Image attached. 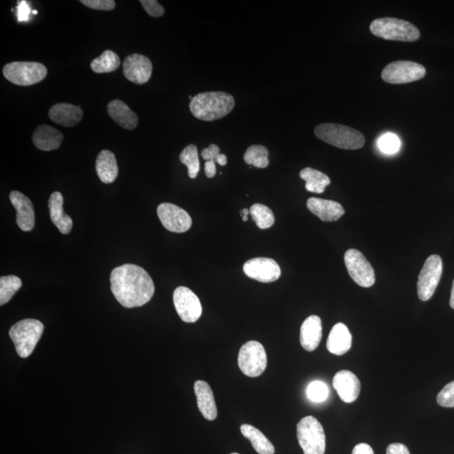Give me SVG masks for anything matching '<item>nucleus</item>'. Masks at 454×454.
<instances>
[{"label":"nucleus","instance_id":"f8f14e48","mask_svg":"<svg viewBox=\"0 0 454 454\" xmlns=\"http://www.w3.org/2000/svg\"><path fill=\"white\" fill-rule=\"evenodd\" d=\"M173 304L183 322L194 323L200 318L202 315L200 301L189 288L180 286L174 291Z\"/></svg>","mask_w":454,"mask_h":454},{"label":"nucleus","instance_id":"c03bdc74","mask_svg":"<svg viewBox=\"0 0 454 454\" xmlns=\"http://www.w3.org/2000/svg\"><path fill=\"white\" fill-rule=\"evenodd\" d=\"M217 163L221 165V166H226V165L227 164V156L225 154L220 155L219 158L217 160Z\"/></svg>","mask_w":454,"mask_h":454},{"label":"nucleus","instance_id":"79ce46f5","mask_svg":"<svg viewBox=\"0 0 454 454\" xmlns=\"http://www.w3.org/2000/svg\"><path fill=\"white\" fill-rule=\"evenodd\" d=\"M352 454H374V453L369 444L360 443L353 448Z\"/></svg>","mask_w":454,"mask_h":454},{"label":"nucleus","instance_id":"49530a36","mask_svg":"<svg viewBox=\"0 0 454 454\" xmlns=\"http://www.w3.org/2000/svg\"><path fill=\"white\" fill-rule=\"evenodd\" d=\"M242 217H247L250 214V212L247 209H243L241 212Z\"/></svg>","mask_w":454,"mask_h":454},{"label":"nucleus","instance_id":"4c0bfd02","mask_svg":"<svg viewBox=\"0 0 454 454\" xmlns=\"http://www.w3.org/2000/svg\"><path fill=\"white\" fill-rule=\"evenodd\" d=\"M140 3L150 16L157 18L164 15V8L156 0H141Z\"/></svg>","mask_w":454,"mask_h":454},{"label":"nucleus","instance_id":"cd10ccee","mask_svg":"<svg viewBox=\"0 0 454 454\" xmlns=\"http://www.w3.org/2000/svg\"><path fill=\"white\" fill-rule=\"evenodd\" d=\"M300 177L306 181V190L315 194H323L331 180L323 172L311 168L302 169Z\"/></svg>","mask_w":454,"mask_h":454},{"label":"nucleus","instance_id":"c756f323","mask_svg":"<svg viewBox=\"0 0 454 454\" xmlns=\"http://www.w3.org/2000/svg\"><path fill=\"white\" fill-rule=\"evenodd\" d=\"M243 158L247 164L259 168H267L269 164L268 149L261 145L249 146Z\"/></svg>","mask_w":454,"mask_h":454},{"label":"nucleus","instance_id":"423d86ee","mask_svg":"<svg viewBox=\"0 0 454 454\" xmlns=\"http://www.w3.org/2000/svg\"><path fill=\"white\" fill-rule=\"evenodd\" d=\"M297 438L304 454H324L325 435L322 424L314 416L304 417L297 424Z\"/></svg>","mask_w":454,"mask_h":454},{"label":"nucleus","instance_id":"f03ea898","mask_svg":"<svg viewBox=\"0 0 454 454\" xmlns=\"http://www.w3.org/2000/svg\"><path fill=\"white\" fill-rule=\"evenodd\" d=\"M235 107L233 96L225 92H205L193 97L190 112L200 121H213L230 114Z\"/></svg>","mask_w":454,"mask_h":454},{"label":"nucleus","instance_id":"20e7f679","mask_svg":"<svg viewBox=\"0 0 454 454\" xmlns=\"http://www.w3.org/2000/svg\"><path fill=\"white\" fill-rule=\"evenodd\" d=\"M44 325L38 320L25 319L13 325L10 337L15 344L16 350L21 357L31 356L43 336Z\"/></svg>","mask_w":454,"mask_h":454},{"label":"nucleus","instance_id":"7ed1b4c3","mask_svg":"<svg viewBox=\"0 0 454 454\" xmlns=\"http://www.w3.org/2000/svg\"><path fill=\"white\" fill-rule=\"evenodd\" d=\"M315 135L320 140L341 149H360L365 144L364 136L360 131L339 124H320L315 128Z\"/></svg>","mask_w":454,"mask_h":454},{"label":"nucleus","instance_id":"f3484780","mask_svg":"<svg viewBox=\"0 0 454 454\" xmlns=\"http://www.w3.org/2000/svg\"><path fill=\"white\" fill-rule=\"evenodd\" d=\"M10 200L16 210L18 227L23 232H31L35 227V212L31 200L19 191H12Z\"/></svg>","mask_w":454,"mask_h":454},{"label":"nucleus","instance_id":"7c9ffc66","mask_svg":"<svg viewBox=\"0 0 454 454\" xmlns=\"http://www.w3.org/2000/svg\"><path fill=\"white\" fill-rule=\"evenodd\" d=\"M21 286V279L15 275L0 278V305L4 306L10 301Z\"/></svg>","mask_w":454,"mask_h":454},{"label":"nucleus","instance_id":"9d476101","mask_svg":"<svg viewBox=\"0 0 454 454\" xmlns=\"http://www.w3.org/2000/svg\"><path fill=\"white\" fill-rule=\"evenodd\" d=\"M426 68L420 63L411 61H397L388 64L382 71L384 82L391 85L408 84L423 79Z\"/></svg>","mask_w":454,"mask_h":454},{"label":"nucleus","instance_id":"4468645a","mask_svg":"<svg viewBox=\"0 0 454 454\" xmlns=\"http://www.w3.org/2000/svg\"><path fill=\"white\" fill-rule=\"evenodd\" d=\"M243 271L247 277L262 283H272L281 276V269L274 259L268 258L252 259L243 265Z\"/></svg>","mask_w":454,"mask_h":454},{"label":"nucleus","instance_id":"dca6fc26","mask_svg":"<svg viewBox=\"0 0 454 454\" xmlns=\"http://www.w3.org/2000/svg\"><path fill=\"white\" fill-rule=\"evenodd\" d=\"M333 384L339 397L344 402H355L360 396L361 389L360 379L351 371H339L334 376Z\"/></svg>","mask_w":454,"mask_h":454},{"label":"nucleus","instance_id":"a18cd8bd","mask_svg":"<svg viewBox=\"0 0 454 454\" xmlns=\"http://www.w3.org/2000/svg\"><path fill=\"white\" fill-rule=\"evenodd\" d=\"M449 304H450V306L452 307V309L454 310V281H453V283L450 302H449Z\"/></svg>","mask_w":454,"mask_h":454},{"label":"nucleus","instance_id":"aec40b11","mask_svg":"<svg viewBox=\"0 0 454 454\" xmlns=\"http://www.w3.org/2000/svg\"><path fill=\"white\" fill-rule=\"evenodd\" d=\"M197 405L202 416L206 420L214 421L217 417V406L215 404L212 388L208 383L197 380L194 385Z\"/></svg>","mask_w":454,"mask_h":454},{"label":"nucleus","instance_id":"a19ab883","mask_svg":"<svg viewBox=\"0 0 454 454\" xmlns=\"http://www.w3.org/2000/svg\"><path fill=\"white\" fill-rule=\"evenodd\" d=\"M387 454H411V453H410L409 449H408L406 445L396 443H391L389 445L387 448Z\"/></svg>","mask_w":454,"mask_h":454},{"label":"nucleus","instance_id":"37998d69","mask_svg":"<svg viewBox=\"0 0 454 454\" xmlns=\"http://www.w3.org/2000/svg\"><path fill=\"white\" fill-rule=\"evenodd\" d=\"M205 175L209 178H212L217 174V167L215 161H206L205 163Z\"/></svg>","mask_w":454,"mask_h":454},{"label":"nucleus","instance_id":"4be33fe9","mask_svg":"<svg viewBox=\"0 0 454 454\" xmlns=\"http://www.w3.org/2000/svg\"><path fill=\"white\" fill-rule=\"evenodd\" d=\"M107 112L112 120L124 129L134 130L139 125V121L137 114L132 112L130 107L121 100L111 101L107 107Z\"/></svg>","mask_w":454,"mask_h":454},{"label":"nucleus","instance_id":"72a5a7b5","mask_svg":"<svg viewBox=\"0 0 454 454\" xmlns=\"http://www.w3.org/2000/svg\"><path fill=\"white\" fill-rule=\"evenodd\" d=\"M307 397L315 403H322L327 400L329 389L327 384L320 380L311 382L306 389Z\"/></svg>","mask_w":454,"mask_h":454},{"label":"nucleus","instance_id":"6e6552de","mask_svg":"<svg viewBox=\"0 0 454 454\" xmlns=\"http://www.w3.org/2000/svg\"><path fill=\"white\" fill-rule=\"evenodd\" d=\"M238 367L249 377H259L268 364L267 353L262 343L249 341L242 345L238 353Z\"/></svg>","mask_w":454,"mask_h":454},{"label":"nucleus","instance_id":"ddd939ff","mask_svg":"<svg viewBox=\"0 0 454 454\" xmlns=\"http://www.w3.org/2000/svg\"><path fill=\"white\" fill-rule=\"evenodd\" d=\"M158 215L163 226L169 232L183 233L189 231L192 226L189 213L173 204L159 205Z\"/></svg>","mask_w":454,"mask_h":454},{"label":"nucleus","instance_id":"473e14b6","mask_svg":"<svg viewBox=\"0 0 454 454\" xmlns=\"http://www.w3.org/2000/svg\"><path fill=\"white\" fill-rule=\"evenodd\" d=\"M249 212L256 226L262 229V230L271 227L274 224V213L268 206L262 204H254L251 206Z\"/></svg>","mask_w":454,"mask_h":454},{"label":"nucleus","instance_id":"6ab92c4d","mask_svg":"<svg viewBox=\"0 0 454 454\" xmlns=\"http://www.w3.org/2000/svg\"><path fill=\"white\" fill-rule=\"evenodd\" d=\"M323 338L322 320L318 315L307 318L301 328L300 341L303 348L313 352L318 348Z\"/></svg>","mask_w":454,"mask_h":454},{"label":"nucleus","instance_id":"e433bc0d","mask_svg":"<svg viewBox=\"0 0 454 454\" xmlns=\"http://www.w3.org/2000/svg\"><path fill=\"white\" fill-rule=\"evenodd\" d=\"M84 6L96 11H112L116 8L114 0H81Z\"/></svg>","mask_w":454,"mask_h":454},{"label":"nucleus","instance_id":"a878e982","mask_svg":"<svg viewBox=\"0 0 454 454\" xmlns=\"http://www.w3.org/2000/svg\"><path fill=\"white\" fill-rule=\"evenodd\" d=\"M95 168L99 180L104 183H112L118 177L119 168L116 156L111 151H100L96 159Z\"/></svg>","mask_w":454,"mask_h":454},{"label":"nucleus","instance_id":"0eeeda50","mask_svg":"<svg viewBox=\"0 0 454 454\" xmlns=\"http://www.w3.org/2000/svg\"><path fill=\"white\" fill-rule=\"evenodd\" d=\"M3 75L13 85L31 86L43 81L48 75V70L40 63L13 62L4 67Z\"/></svg>","mask_w":454,"mask_h":454},{"label":"nucleus","instance_id":"de8ad7c7","mask_svg":"<svg viewBox=\"0 0 454 454\" xmlns=\"http://www.w3.org/2000/svg\"><path fill=\"white\" fill-rule=\"evenodd\" d=\"M242 220H243V222H247V220H249V217H242Z\"/></svg>","mask_w":454,"mask_h":454},{"label":"nucleus","instance_id":"9b49d317","mask_svg":"<svg viewBox=\"0 0 454 454\" xmlns=\"http://www.w3.org/2000/svg\"><path fill=\"white\" fill-rule=\"evenodd\" d=\"M344 262L352 281L360 286L369 288L375 283L374 270L364 255L357 249H350L344 255Z\"/></svg>","mask_w":454,"mask_h":454},{"label":"nucleus","instance_id":"393cba45","mask_svg":"<svg viewBox=\"0 0 454 454\" xmlns=\"http://www.w3.org/2000/svg\"><path fill=\"white\" fill-rule=\"evenodd\" d=\"M352 335L346 325L337 323L334 325L329 334L327 347L333 355L341 356L350 350Z\"/></svg>","mask_w":454,"mask_h":454},{"label":"nucleus","instance_id":"c85d7f7f","mask_svg":"<svg viewBox=\"0 0 454 454\" xmlns=\"http://www.w3.org/2000/svg\"><path fill=\"white\" fill-rule=\"evenodd\" d=\"M121 65L120 58L111 50H104L97 58L91 62L92 70L96 73H107L116 71Z\"/></svg>","mask_w":454,"mask_h":454},{"label":"nucleus","instance_id":"a211bd4d","mask_svg":"<svg viewBox=\"0 0 454 454\" xmlns=\"http://www.w3.org/2000/svg\"><path fill=\"white\" fill-rule=\"evenodd\" d=\"M306 205L311 213L323 222H337L345 214V210L343 209L342 205L333 200L313 197L307 200Z\"/></svg>","mask_w":454,"mask_h":454},{"label":"nucleus","instance_id":"2f4dec72","mask_svg":"<svg viewBox=\"0 0 454 454\" xmlns=\"http://www.w3.org/2000/svg\"><path fill=\"white\" fill-rule=\"evenodd\" d=\"M180 162L186 165L190 178H195L200 171L198 148L195 145H189L183 150L180 156Z\"/></svg>","mask_w":454,"mask_h":454},{"label":"nucleus","instance_id":"8fccbe9b","mask_svg":"<svg viewBox=\"0 0 454 454\" xmlns=\"http://www.w3.org/2000/svg\"><path fill=\"white\" fill-rule=\"evenodd\" d=\"M231 454H239V453H231Z\"/></svg>","mask_w":454,"mask_h":454},{"label":"nucleus","instance_id":"09e8293b","mask_svg":"<svg viewBox=\"0 0 454 454\" xmlns=\"http://www.w3.org/2000/svg\"><path fill=\"white\" fill-rule=\"evenodd\" d=\"M32 13H33V15H38V11L34 10V11H32Z\"/></svg>","mask_w":454,"mask_h":454},{"label":"nucleus","instance_id":"412c9836","mask_svg":"<svg viewBox=\"0 0 454 454\" xmlns=\"http://www.w3.org/2000/svg\"><path fill=\"white\" fill-rule=\"evenodd\" d=\"M49 118L53 122L65 127H72L80 123L84 112L80 107L71 104L59 103L54 104L49 111Z\"/></svg>","mask_w":454,"mask_h":454},{"label":"nucleus","instance_id":"c9c22d12","mask_svg":"<svg viewBox=\"0 0 454 454\" xmlns=\"http://www.w3.org/2000/svg\"><path fill=\"white\" fill-rule=\"evenodd\" d=\"M439 406L447 408L454 407V380L443 388L437 396Z\"/></svg>","mask_w":454,"mask_h":454},{"label":"nucleus","instance_id":"f704fd0d","mask_svg":"<svg viewBox=\"0 0 454 454\" xmlns=\"http://www.w3.org/2000/svg\"><path fill=\"white\" fill-rule=\"evenodd\" d=\"M378 146L385 154H394L397 153L401 148V141L393 133H385L379 137Z\"/></svg>","mask_w":454,"mask_h":454},{"label":"nucleus","instance_id":"5701e85b","mask_svg":"<svg viewBox=\"0 0 454 454\" xmlns=\"http://www.w3.org/2000/svg\"><path fill=\"white\" fill-rule=\"evenodd\" d=\"M63 196L60 192H54L50 196L48 205L50 217L53 223L64 235L70 233L72 228V220L64 212Z\"/></svg>","mask_w":454,"mask_h":454},{"label":"nucleus","instance_id":"39448f33","mask_svg":"<svg viewBox=\"0 0 454 454\" xmlns=\"http://www.w3.org/2000/svg\"><path fill=\"white\" fill-rule=\"evenodd\" d=\"M370 31L377 38L398 41H416L420 31L412 23L396 18H379L370 25Z\"/></svg>","mask_w":454,"mask_h":454},{"label":"nucleus","instance_id":"2eb2a0df","mask_svg":"<svg viewBox=\"0 0 454 454\" xmlns=\"http://www.w3.org/2000/svg\"><path fill=\"white\" fill-rule=\"evenodd\" d=\"M123 73L136 85H144L151 79L153 63L144 55L135 53L128 56L123 63Z\"/></svg>","mask_w":454,"mask_h":454},{"label":"nucleus","instance_id":"bb28decb","mask_svg":"<svg viewBox=\"0 0 454 454\" xmlns=\"http://www.w3.org/2000/svg\"><path fill=\"white\" fill-rule=\"evenodd\" d=\"M241 432L246 438L249 440L256 453L259 454H274V445L255 426L243 424L241 426Z\"/></svg>","mask_w":454,"mask_h":454},{"label":"nucleus","instance_id":"58836bf2","mask_svg":"<svg viewBox=\"0 0 454 454\" xmlns=\"http://www.w3.org/2000/svg\"><path fill=\"white\" fill-rule=\"evenodd\" d=\"M220 148L217 145H210L208 148H205L201 151V157L205 160V161H215L217 163V160L219 158Z\"/></svg>","mask_w":454,"mask_h":454},{"label":"nucleus","instance_id":"b1692460","mask_svg":"<svg viewBox=\"0 0 454 454\" xmlns=\"http://www.w3.org/2000/svg\"><path fill=\"white\" fill-rule=\"evenodd\" d=\"M63 139L62 132L48 125L38 126L32 136V141H33L36 148L44 151L59 148Z\"/></svg>","mask_w":454,"mask_h":454},{"label":"nucleus","instance_id":"1a4fd4ad","mask_svg":"<svg viewBox=\"0 0 454 454\" xmlns=\"http://www.w3.org/2000/svg\"><path fill=\"white\" fill-rule=\"evenodd\" d=\"M443 274V261L437 254L431 255L421 269L417 293L421 301H428L433 297Z\"/></svg>","mask_w":454,"mask_h":454},{"label":"nucleus","instance_id":"f257e3e1","mask_svg":"<svg viewBox=\"0 0 454 454\" xmlns=\"http://www.w3.org/2000/svg\"><path fill=\"white\" fill-rule=\"evenodd\" d=\"M111 283L114 296L126 308L144 306L154 295L153 279L145 269L135 264L113 269Z\"/></svg>","mask_w":454,"mask_h":454},{"label":"nucleus","instance_id":"ea45409f","mask_svg":"<svg viewBox=\"0 0 454 454\" xmlns=\"http://www.w3.org/2000/svg\"><path fill=\"white\" fill-rule=\"evenodd\" d=\"M32 13L29 4L26 1L18 2L17 6V18L18 21H28L30 20V15Z\"/></svg>","mask_w":454,"mask_h":454}]
</instances>
